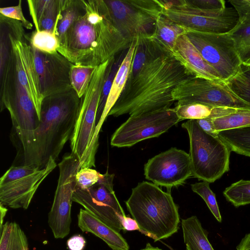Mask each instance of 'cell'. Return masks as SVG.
<instances>
[{"label":"cell","mask_w":250,"mask_h":250,"mask_svg":"<svg viewBox=\"0 0 250 250\" xmlns=\"http://www.w3.org/2000/svg\"><path fill=\"white\" fill-rule=\"evenodd\" d=\"M194 77L148 38H138L125 87L108 116L133 117L170 108L174 89Z\"/></svg>","instance_id":"1"},{"label":"cell","mask_w":250,"mask_h":250,"mask_svg":"<svg viewBox=\"0 0 250 250\" xmlns=\"http://www.w3.org/2000/svg\"><path fill=\"white\" fill-rule=\"evenodd\" d=\"M85 11L71 24L58 52L74 65L96 67L132 42L110 20L104 0H84Z\"/></svg>","instance_id":"2"},{"label":"cell","mask_w":250,"mask_h":250,"mask_svg":"<svg viewBox=\"0 0 250 250\" xmlns=\"http://www.w3.org/2000/svg\"><path fill=\"white\" fill-rule=\"evenodd\" d=\"M80 102L73 88L43 99L40 122L35 130L32 166L42 168L50 158L57 159L72 136Z\"/></svg>","instance_id":"3"},{"label":"cell","mask_w":250,"mask_h":250,"mask_svg":"<svg viewBox=\"0 0 250 250\" xmlns=\"http://www.w3.org/2000/svg\"><path fill=\"white\" fill-rule=\"evenodd\" d=\"M139 231L155 242L176 233L180 223L179 207L170 192L146 181L139 183L132 189L125 202Z\"/></svg>","instance_id":"4"},{"label":"cell","mask_w":250,"mask_h":250,"mask_svg":"<svg viewBox=\"0 0 250 250\" xmlns=\"http://www.w3.org/2000/svg\"><path fill=\"white\" fill-rule=\"evenodd\" d=\"M111 59L96 67L86 92L81 98L75 126L70 139L71 152L79 157L81 168L95 167L97 150L94 147V138L96 114Z\"/></svg>","instance_id":"5"},{"label":"cell","mask_w":250,"mask_h":250,"mask_svg":"<svg viewBox=\"0 0 250 250\" xmlns=\"http://www.w3.org/2000/svg\"><path fill=\"white\" fill-rule=\"evenodd\" d=\"M181 125L189 136L192 176L210 183L229 170L231 151L225 143L205 132L196 120H188Z\"/></svg>","instance_id":"6"},{"label":"cell","mask_w":250,"mask_h":250,"mask_svg":"<svg viewBox=\"0 0 250 250\" xmlns=\"http://www.w3.org/2000/svg\"><path fill=\"white\" fill-rule=\"evenodd\" d=\"M162 14L187 30L201 32L223 34L237 25L239 16L233 7L222 11L200 8L191 0H158Z\"/></svg>","instance_id":"7"},{"label":"cell","mask_w":250,"mask_h":250,"mask_svg":"<svg viewBox=\"0 0 250 250\" xmlns=\"http://www.w3.org/2000/svg\"><path fill=\"white\" fill-rule=\"evenodd\" d=\"M107 15L123 35L132 41L149 37L162 15L158 0H104Z\"/></svg>","instance_id":"8"},{"label":"cell","mask_w":250,"mask_h":250,"mask_svg":"<svg viewBox=\"0 0 250 250\" xmlns=\"http://www.w3.org/2000/svg\"><path fill=\"white\" fill-rule=\"evenodd\" d=\"M56 167L52 158L42 168L12 166L0 179V203L12 208L27 209L41 184Z\"/></svg>","instance_id":"9"},{"label":"cell","mask_w":250,"mask_h":250,"mask_svg":"<svg viewBox=\"0 0 250 250\" xmlns=\"http://www.w3.org/2000/svg\"><path fill=\"white\" fill-rule=\"evenodd\" d=\"M114 174L108 171L101 175L92 187L75 188L73 201L82 205L84 209L116 231L123 230V221L126 216L113 190Z\"/></svg>","instance_id":"10"},{"label":"cell","mask_w":250,"mask_h":250,"mask_svg":"<svg viewBox=\"0 0 250 250\" xmlns=\"http://www.w3.org/2000/svg\"><path fill=\"white\" fill-rule=\"evenodd\" d=\"M186 35L224 81L226 82L239 71L243 62L235 42L228 33L216 34L187 30Z\"/></svg>","instance_id":"11"},{"label":"cell","mask_w":250,"mask_h":250,"mask_svg":"<svg viewBox=\"0 0 250 250\" xmlns=\"http://www.w3.org/2000/svg\"><path fill=\"white\" fill-rule=\"evenodd\" d=\"M58 166L59 177L48 215V224L54 237L62 239L70 231L72 197L76 186V175L81 169L80 159L71 152L64 156Z\"/></svg>","instance_id":"12"},{"label":"cell","mask_w":250,"mask_h":250,"mask_svg":"<svg viewBox=\"0 0 250 250\" xmlns=\"http://www.w3.org/2000/svg\"><path fill=\"white\" fill-rule=\"evenodd\" d=\"M172 96L177 104L197 103L213 106L250 109V104L237 96L226 82L194 77L176 86Z\"/></svg>","instance_id":"13"},{"label":"cell","mask_w":250,"mask_h":250,"mask_svg":"<svg viewBox=\"0 0 250 250\" xmlns=\"http://www.w3.org/2000/svg\"><path fill=\"white\" fill-rule=\"evenodd\" d=\"M180 121L173 108L129 117L113 134L111 145L132 146L144 140L160 136Z\"/></svg>","instance_id":"14"},{"label":"cell","mask_w":250,"mask_h":250,"mask_svg":"<svg viewBox=\"0 0 250 250\" xmlns=\"http://www.w3.org/2000/svg\"><path fill=\"white\" fill-rule=\"evenodd\" d=\"M144 173L147 180L167 190L177 187L192 176L189 154L171 147L149 159L145 165Z\"/></svg>","instance_id":"15"},{"label":"cell","mask_w":250,"mask_h":250,"mask_svg":"<svg viewBox=\"0 0 250 250\" xmlns=\"http://www.w3.org/2000/svg\"><path fill=\"white\" fill-rule=\"evenodd\" d=\"M29 44L42 97L73 88L70 73L73 64L58 51L43 52Z\"/></svg>","instance_id":"16"},{"label":"cell","mask_w":250,"mask_h":250,"mask_svg":"<svg viewBox=\"0 0 250 250\" xmlns=\"http://www.w3.org/2000/svg\"><path fill=\"white\" fill-rule=\"evenodd\" d=\"M172 55L194 77L225 82L203 59L186 34L179 38Z\"/></svg>","instance_id":"17"},{"label":"cell","mask_w":250,"mask_h":250,"mask_svg":"<svg viewBox=\"0 0 250 250\" xmlns=\"http://www.w3.org/2000/svg\"><path fill=\"white\" fill-rule=\"evenodd\" d=\"M78 227L83 232H90L103 240L112 250H129L124 238L118 232L90 213L81 208L78 215Z\"/></svg>","instance_id":"18"},{"label":"cell","mask_w":250,"mask_h":250,"mask_svg":"<svg viewBox=\"0 0 250 250\" xmlns=\"http://www.w3.org/2000/svg\"><path fill=\"white\" fill-rule=\"evenodd\" d=\"M136 45V39H135L132 41L116 75L102 116L95 128L94 134L95 141L99 140V133L103 123L107 116H108L109 111L117 101L125 87L130 70Z\"/></svg>","instance_id":"19"},{"label":"cell","mask_w":250,"mask_h":250,"mask_svg":"<svg viewBox=\"0 0 250 250\" xmlns=\"http://www.w3.org/2000/svg\"><path fill=\"white\" fill-rule=\"evenodd\" d=\"M27 2L35 30L55 34L61 0H28Z\"/></svg>","instance_id":"20"},{"label":"cell","mask_w":250,"mask_h":250,"mask_svg":"<svg viewBox=\"0 0 250 250\" xmlns=\"http://www.w3.org/2000/svg\"><path fill=\"white\" fill-rule=\"evenodd\" d=\"M187 30L162 14L157 19L155 28L148 39L162 52L172 55L179 38Z\"/></svg>","instance_id":"21"},{"label":"cell","mask_w":250,"mask_h":250,"mask_svg":"<svg viewBox=\"0 0 250 250\" xmlns=\"http://www.w3.org/2000/svg\"><path fill=\"white\" fill-rule=\"evenodd\" d=\"M181 226L186 250H214L197 216L183 219Z\"/></svg>","instance_id":"22"},{"label":"cell","mask_w":250,"mask_h":250,"mask_svg":"<svg viewBox=\"0 0 250 250\" xmlns=\"http://www.w3.org/2000/svg\"><path fill=\"white\" fill-rule=\"evenodd\" d=\"M173 108L181 121L186 119L196 120L206 118L212 119L235 112L239 109H242L213 106L197 103L186 104H177Z\"/></svg>","instance_id":"23"},{"label":"cell","mask_w":250,"mask_h":250,"mask_svg":"<svg viewBox=\"0 0 250 250\" xmlns=\"http://www.w3.org/2000/svg\"><path fill=\"white\" fill-rule=\"evenodd\" d=\"M84 0H61L55 35L60 46L63 42L66 32L76 20L85 11Z\"/></svg>","instance_id":"24"},{"label":"cell","mask_w":250,"mask_h":250,"mask_svg":"<svg viewBox=\"0 0 250 250\" xmlns=\"http://www.w3.org/2000/svg\"><path fill=\"white\" fill-rule=\"evenodd\" d=\"M0 231V250H29L26 235L17 223L5 222Z\"/></svg>","instance_id":"25"},{"label":"cell","mask_w":250,"mask_h":250,"mask_svg":"<svg viewBox=\"0 0 250 250\" xmlns=\"http://www.w3.org/2000/svg\"><path fill=\"white\" fill-rule=\"evenodd\" d=\"M217 134L231 151L250 157V126L225 130Z\"/></svg>","instance_id":"26"},{"label":"cell","mask_w":250,"mask_h":250,"mask_svg":"<svg viewBox=\"0 0 250 250\" xmlns=\"http://www.w3.org/2000/svg\"><path fill=\"white\" fill-rule=\"evenodd\" d=\"M127 51L125 50L113 58L109 63L97 111L95 128L101 119L113 81Z\"/></svg>","instance_id":"27"},{"label":"cell","mask_w":250,"mask_h":250,"mask_svg":"<svg viewBox=\"0 0 250 250\" xmlns=\"http://www.w3.org/2000/svg\"><path fill=\"white\" fill-rule=\"evenodd\" d=\"M0 82L4 78L10 62L12 51L9 19L0 16Z\"/></svg>","instance_id":"28"},{"label":"cell","mask_w":250,"mask_h":250,"mask_svg":"<svg viewBox=\"0 0 250 250\" xmlns=\"http://www.w3.org/2000/svg\"><path fill=\"white\" fill-rule=\"evenodd\" d=\"M211 119L217 133L225 130L249 126L250 109H240L230 114Z\"/></svg>","instance_id":"29"},{"label":"cell","mask_w":250,"mask_h":250,"mask_svg":"<svg viewBox=\"0 0 250 250\" xmlns=\"http://www.w3.org/2000/svg\"><path fill=\"white\" fill-rule=\"evenodd\" d=\"M224 197L234 207L250 204V180H240L226 188Z\"/></svg>","instance_id":"30"},{"label":"cell","mask_w":250,"mask_h":250,"mask_svg":"<svg viewBox=\"0 0 250 250\" xmlns=\"http://www.w3.org/2000/svg\"><path fill=\"white\" fill-rule=\"evenodd\" d=\"M226 83L237 96L250 104V66L242 64L238 73Z\"/></svg>","instance_id":"31"},{"label":"cell","mask_w":250,"mask_h":250,"mask_svg":"<svg viewBox=\"0 0 250 250\" xmlns=\"http://www.w3.org/2000/svg\"><path fill=\"white\" fill-rule=\"evenodd\" d=\"M96 67L73 64L70 78L72 88L81 98L86 92Z\"/></svg>","instance_id":"32"},{"label":"cell","mask_w":250,"mask_h":250,"mask_svg":"<svg viewBox=\"0 0 250 250\" xmlns=\"http://www.w3.org/2000/svg\"><path fill=\"white\" fill-rule=\"evenodd\" d=\"M228 33L235 42L243 63L246 62L250 59V24H237Z\"/></svg>","instance_id":"33"},{"label":"cell","mask_w":250,"mask_h":250,"mask_svg":"<svg viewBox=\"0 0 250 250\" xmlns=\"http://www.w3.org/2000/svg\"><path fill=\"white\" fill-rule=\"evenodd\" d=\"M28 40L33 46L45 53H55L60 46L55 35L46 31H33L28 35Z\"/></svg>","instance_id":"34"},{"label":"cell","mask_w":250,"mask_h":250,"mask_svg":"<svg viewBox=\"0 0 250 250\" xmlns=\"http://www.w3.org/2000/svg\"><path fill=\"white\" fill-rule=\"evenodd\" d=\"M192 190L198 194L204 200L209 209L217 221L222 222V216L216 201L215 194L207 181L195 183L191 185Z\"/></svg>","instance_id":"35"},{"label":"cell","mask_w":250,"mask_h":250,"mask_svg":"<svg viewBox=\"0 0 250 250\" xmlns=\"http://www.w3.org/2000/svg\"><path fill=\"white\" fill-rule=\"evenodd\" d=\"M102 174L89 167L81 168L76 175V187L86 189L99 181Z\"/></svg>","instance_id":"36"},{"label":"cell","mask_w":250,"mask_h":250,"mask_svg":"<svg viewBox=\"0 0 250 250\" xmlns=\"http://www.w3.org/2000/svg\"><path fill=\"white\" fill-rule=\"evenodd\" d=\"M21 2L22 1L20 0L16 6L1 7L0 13L7 18L21 22L24 28L31 29L33 24L24 17L22 10Z\"/></svg>","instance_id":"37"},{"label":"cell","mask_w":250,"mask_h":250,"mask_svg":"<svg viewBox=\"0 0 250 250\" xmlns=\"http://www.w3.org/2000/svg\"><path fill=\"white\" fill-rule=\"evenodd\" d=\"M229 2L238 15L237 24H250V0H230Z\"/></svg>","instance_id":"38"},{"label":"cell","mask_w":250,"mask_h":250,"mask_svg":"<svg viewBox=\"0 0 250 250\" xmlns=\"http://www.w3.org/2000/svg\"><path fill=\"white\" fill-rule=\"evenodd\" d=\"M197 6L212 11H222L226 7L224 0H191Z\"/></svg>","instance_id":"39"},{"label":"cell","mask_w":250,"mask_h":250,"mask_svg":"<svg viewBox=\"0 0 250 250\" xmlns=\"http://www.w3.org/2000/svg\"><path fill=\"white\" fill-rule=\"evenodd\" d=\"M85 244L84 238L80 235H74L67 241V245L69 250H83Z\"/></svg>","instance_id":"40"},{"label":"cell","mask_w":250,"mask_h":250,"mask_svg":"<svg viewBox=\"0 0 250 250\" xmlns=\"http://www.w3.org/2000/svg\"><path fill=\"white\" fill-rule=\"evenodd\" d=\"M196 122L199 126L205 132L214 137L218 136L213 125L212 119L210 118L196 120Z\"/></svg>","instance_id":"41"},{"label":"cell","mask_w":250,"mask_h":250,"mask_svg":"<svg viewBox=\"0 0 250 250\" xmlns=\"http://www.w3.org/2000/svg\"><path fill=\"white\" fill-rule=\"evenodd\" d=\"M123 226L124 228V230L139 231L140 230L136 221L132 218H130L126 216L124 219Z\"/></svg>","instance_id":"42"},{"label":"cell","mask_w":250,"mask_h":250,"mask_svg":"<svg viewBox=\"0 0 250 250\" xmlns=\"http://www.w3.org/2000/svg\"><path fill=\"white\" fill-rule=\"evenodd\" d=\"M237 250H250V232L241 239L236 247Z\"/></svg>","instance_id":"43"},{"label":"cell","mask_w":250,"mask_h":250,"mask_svg":"<svg viewBox=\"0 0 250 250\" xmlns=\"http://www.w3.org/2000/svg\"><path fill=\"white\" fill-rule=\"evenodd\" d=\"M2 204L0 203V229H1L3 224L4 218L6 215V214L8 211L7 208L5 207Z\"/></svg>","instance_id":"44"},{"label":"cell","mask_w":250,"mask_h":250,"mask_svg":"<svg viewBox=\"0 0 250 250\" xmlns=\"http://www.w3.org/2000/svg\"><path fill=\"white\" fill-rule=\"evenodd\" d=\"M140 250H163L160 248H159L158 247H155L153 246L151 244L149 243H147L145 247L143 249H141Z\"/></svg>","instance_id":"45"},{"label":"cell","mask_w":250,"mask_h":250,"mask_svg":"<svg viewBox=\"0 0 250 250\" xmlns=\"http://www.w3.org/2000/svg\"><path fill=\"white\" fill-rule=\"evenodd\" d=\"M243 64L250 66V59L248 60L246 62L243 63Z\"/></svg>","instance_id":"46"}]
</instances>
